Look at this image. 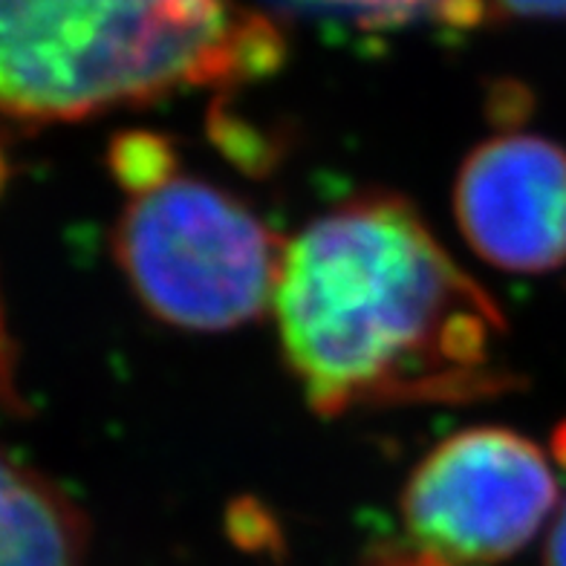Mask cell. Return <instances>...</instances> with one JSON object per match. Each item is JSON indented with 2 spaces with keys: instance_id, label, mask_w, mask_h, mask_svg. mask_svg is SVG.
I'll use <instances>...</instances> for the list:
<instances>
[{
  "instance_id": "1",
  "label": "cell",
  "mask_w": 566,
  "mask_h": 566,
  "mask_svg": "<svg viewBox=\"0 0 566 566\" xmlns=\"http://www.w3.org/2000/svg\"><path fill=\"white\" fill-rule=\"evenodd\" d=\"M272 313L318 417L483 402L521 381L497 301L390 191L338 202L286 243Z\"/></svg>"
},
{
  "instance_id": "2",
  "label": "cell",
  "mask_w": 566,
  "mask_h": 566,
  "mask_svg": "<svg viewBox=\"0 0 566 566\" xmlns=\"http://www.w3.org/2000/svg\"><path fill=\"white\" fill-rule=\"evenodd\" d=\"M275 18L247 0H0V125L50 127L272 78Z\"/></svg>"
},
{
  "instance_id": "5",
  "label": "cell",
  "mask_w": 566,
  "mask_h": 566,
  "mask_svg": "<svg viewBox=\"0 0 566 566\" xmlns=\"http://www.w3.org/2000/svg\"><path fill=\"white\" fill-rule=\"evenodd\" d=\"M454 217L480 261L514 275L566 266V148L503 130L462 159Z\"/></svg>"
},
{
  "instance_id": "11",
  "label": "cell",
  "mask_w": 566,
  "mask_h": 566,
  "mask_svg": "<svg viewBox=\"0 0 566 566\" xmlns=\"http://www.w3.org/2000/svg\"><path fill=\"white\" fill-rule=\"evenodd\" d=\"M544 566H566V500L555 512V521H552L549 535H546Z\"/></svg>"
},
{
  "instance_id": "7",
  "label": "cell",
  "mask_w": 566,
  "mask_h": 566,
  "mask_svg": "<svg viewBox=\"0 0 566 566\" xmlns=\"http://www.w3.org/2000/svg\"><path fill=\"white\" fill-rule=\"evenodd\" d=\"M266 15H298L342 23L358 32H399L417 27L478 30L492 21L485 0H258Z\"/></svg>"
},
{
  "instance_id": "6",
  "label": "cell",
  "mask_w": 566,
  "mask_h": 566,
  "mask_svg": "<svg viewBox=\"0 0 566 566\" xmlns=\"http://www.w3.org/2000/svg\"><path fill=\"white\" fill-rule=\"evenodd\" d=\"M87 521L59 483L0 446V566H84Z\"/></svg>"
},
{
  "instance_id": "8",
  "label": "cell",
  "mask_w": 566,
  "mask_h": 566,
  "mask_svg": "<svg viewBox=\"0 0 566 566\" xmlns=\"http://www.w3.org/2000/svg\"><path fill=\"white\" fill-rule=\"evenodd\" d=\"M179 168V157L165 136L148 130H130L116 136L111 145V171L125 195H136L145 188L157 186L159 179Z\"/></svg>"
},
{
  "instance_id": "3",
  "label": "cell",
  "mask_w": 566,
  "mask_h": 566,
  "mask_svg": "<svg viewBox=\"0 0 566 566\" xmlns=\"http://www.w3.org/2000/svg\"><path fill=\"white\" fill-rule=\"evenodd\" d=\"M125 197L113 254L145 313L229 333L272 310L286 240L252 206L182 168Z\"/></svg>"
},
{
  "instance_id": "9",
  "label": "cell",
  "mask_w": 566,
  "mask_h": 566,
  "mask_svg": "<svg viewBox=\"0 0 566 566\" xmlns=\"http://www.w3.org/2000/svg\"><path fill=\"white\" fill-rule=\"evenodd\" d=\"M492 18H521L566 27V0H485Z\"/></svg>"
},
{
  "instance_id": "4",
  "label": "cell",
  "mask_w": 566,
  "mask_h": 566,
  "mask_svg": "<svg viewBox=\"0 0 566 566\" xmlns=\"http://www.w3.org/2000/svg\"><path fill=\"white\" fill-rule=\"evenodd\" d=\"M558 506L549 460L512 428H465L433 446L399 497V532L367 566H500Z\"/></svg>"
},
{
  "instance_id": "10",
  "label": "cell",
  "mask_w": 566,
  "mask_h": 566,
  "mask_svg": "<svg viewBox=\"0 0 566 566\" xmlns=\"http://www.w3.org/2000/svg\"><path fill=\"white\" fill-rule=\"evenodd\" d=\"M15 379V347H12V336H9L7 313H3V304H0V413L15 410L18 402H21Z\"/></svg>"
}]
</instances>
